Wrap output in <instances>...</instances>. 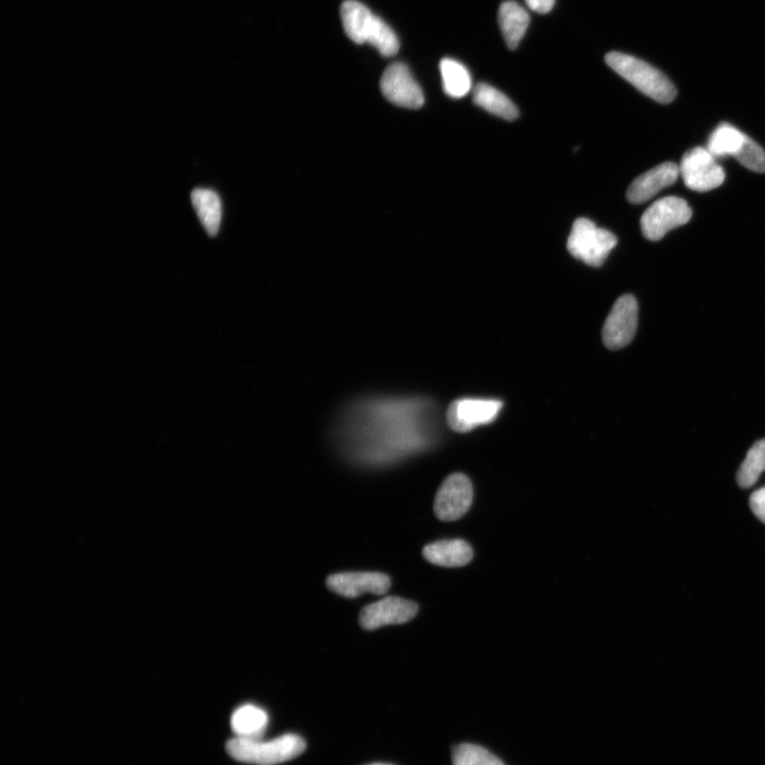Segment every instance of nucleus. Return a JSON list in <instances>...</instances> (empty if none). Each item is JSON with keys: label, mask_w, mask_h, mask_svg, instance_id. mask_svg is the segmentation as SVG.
Returning a JSON list of instances; mask_svg holds the SVG:
<instances>
[{"label": "nucleus", "mask_w": 765, "mask_h": 765, "mask_svg": "<svg viewBox=\"0 0 765 765\" xmlns=\"http://www.w3.org/2000/svg\"><path fill=\"white\" fill-rule=\"evenodd\" d=\"M692 211L686 200L669 196L659 199L641 217V230L648 240L656 242L671 230L689 223Z\"/></svg>", "instance_id": "obj_5"}, {"label": "nucleus", "mask_w": 765, "mask_h": 765, "mask_svg": "<svg viewBox=\"0 0 765 765\" xmlns=\"http://www.w3.org/2000/svg\"><path fill=\"white\" fill-rule=\"evenodd\" d=\"M368 765H391V764H386V763H373V764H368Z\"/></svg>", "instance_id": "obj_26"}, {"label": "nucleus", "mask_w": 765, "mask_h": 765, "mask_svg": "<svg viewBox=\"0 0 765 765\" xmlns=\"http://www.w3.org/2000/svg\"><path fill=\"white\" fill-rule=\"evenodd\" d=\"M617 244L614 233L599 228L587 218H580L575 220L567 247L575 259L600 267Z\"/></svg>", "instance_id": "obj_4"}, {"label": "nucleus", "mask_w": 765, "mask_h": 765, "mask_svg": "<svg viewBox=\"0 0 765 765\" xmlns=\"http://www.w3.org/2000/svg\"><path fill=\"white\" fill-rule=\"evenodd\" d=\"M423 557L435 566L457 568L470 563L473 550L470 544L462 539L441 540L425 547Z\"/></svg>", "instance_id": "obj_14"}, {"label": "nucleus", "mask_w": 765, "mask_h": 765, "mask_svg": "<svg viewBox=\"0 0 765 765\" xmlns=\"http://www.w3.org/2000/svg\"><path fill=\"white\" fill-rule=\"evenodd\" d=\"M499 23L509 49L515 50L530 25V14L513 0L501 5Z\"/></svg>", "instance_id": "obj_15"}, {"label": "nucleus", "mask_w": 765, "mask_h": 765, "mask_svg": "<svg viewBox=\"0 0 765 765\" xmlns=\"http://www.w3.org/2000/svg\"><path fill=\"white\" fill-rule=\"evenodd\" d=\"M750 505L755 516L765 523V487L753 493Z\"/></svg>", "instance_id": "obj_24"}, {"label": "nucleus", "mask_w": 765, "mask_h": 765, "mask_svg": "<svg viewBox=\"0 0 765 765\" xmlns=\"http://www.w3.org/2000/svg\"><path fill=\"white\" fill-rule=\"evenodd\" d=\"M381 91L385 98L398 107L420 109L424 96L410 68L403 63L391 64L381 79Z\"/></svg>", "instance_id": "obj_9"}, {"label": "nucleus", "mask_w": 765, "mask_h": 765, "mask_svg": "<svg viewBox=\"0 0 765 765\" xmlns=\"http://www.w3.org/2000/svg\"><path fill=\"white\" fill-rule=\"evenodd\" d=\"M605 60L612 71L660 104H670L676 98L677 91L671 80L649 63L617 51L609 53Z\"/></svg>", "instance_id": "obj_2"}, {"label": "nucleus", "mask_w": 765, "mask_h": 765, "mask_svg": "<svg viewBox=\"0 0 765 765\" xmlns=\"http://www.w3.org/2000/svg\"><path fill=\"white\" fill-rule=\"evenodd\" d=\"M637 327V300L632 295H624L617 300L604 323L605 346L610 350L623 349L632 343Z\"/></svg>", "instance_id": "obj_7"}, {"label": "nucleus", "mask_w": 765, "mask_h": 765, "mask_svg": "<svg viewBox=\"0 0 765 765\" xmlns=\"http://www.w3.org/2000/svg\"><path fill=\"white\" fill-rule=\"evenodd\" d=\"M269 724L267 712L254 705L238 708L231 718V726L238 738L260 739Z\"/></svg>", "instance_id": "obj_16"}, {"label": "nucleus", "mask_w": 765, "mask_h": 765, "mask_svg": "<svg viewBox=\"0 0 765 765\" xmlns=\"http://www.w3.org/2000/svg\"><path fill=\"white\" fill-rule=\"evenodd\" d=\"M418 614V605L397 597H388L366 606L360 615L361 626L373 631L382 626L405 624Z\"/></svg>", "instance_id": "obj_11"}, {"label": "nucleus", "mask_w": 765, "mask_h": 765, "mask_svg": "<svg viewBox=\"0 0 765 765\" xmlns=\"http://www.w3.org/2000/svg\"><path fill=\"white\" fill-rule=\"evenodd\" d=\"M440 73L444 90L452 98L465 97L472 88V79L467 68L453 59L440 62Z\"/></svg>", "instance_id": "obj_20"}, {"label": "nucleus", "mask_w": 765, "mask_h": 765, "mask_svg": "<svg viewBox=\"0 0 765 765\" xmlns=\"http://www.w3.org/2000/svg\"><path fill=\"white\" fill-rule=\"evenodd\" d=\"M525 2L533 11L540 14L549 13L555 5V0H525Z\"/></svg>", "instance_id": "obj_25"}, {"label": "nucleus", "mask_w": 765, "mask_h": 765, "mask_svg": "<svg viewBox=\"0 0 765 765\" xmlns=\"http://www.w3.org/2000/svg\"><path fill=\"white\" fill-rule=\"evenodd\" d=\"M503 403L492 399H458L452 402L447 411L449 427L457 433H467L480 425L489 424L497 419Z\"/></svg>", "instance_id": "obj_8"}, {"label": "nucleus", "mask_w": 765, "mask_h": 765, "mask_svg": "<svg viewBox=\"0 0 765 765\" xmlns=\"http://www.w3.org/2000/svg\"><path fill=\"white\" fill-rule=\"evenodd\" d=\"M765 471V439H762L747 452L738 473L737 482L742 488L754 486Z\"/></svg>", "instance_id": "obj_21"}, {"label": "nucleus", "mask_w": 765, "mask_h": 765, "mask_svg": "<svg viewBox=\"0 0 765 765\" xmlns=\"http://www.w3.org/2000/svg\"><path fill=\"white\" fill-rule=\"evenodd\" d=\"M746 136L736 127L723 123L714 129L709 136L707 149L716 158H735L741 150Z\"/></svg>", "instance_id": "obj_19"}, {"label": "nucleus", "mask_w": 765, "mask_h": 765, "mask_svg": "<svg viewBox=\"0 0 765 765\" xmlns=\"http://www.w3.org/2000/svg\"><path fill=\"white\" fill-rule=\"evenodd\" d=\"M193 207L210 236H216L223 216L219 196L211 190L197 189L192 193Z\"/></svg>", "instance_id": "obj_18"}, {"label": "nucleus", "mask_w": 765, "mask_h": 765, "mask_svg": "<svg viewBox=\"0 0 765 765\" xmlns=\"http://www.w3.org/2000/svg\"><path fill=\"white\" fill-rule=\"evenodd\" d=\"M390 578L378 572H349L329 576L327 585L342 597L354 599L362 594H385L390 588Z\"/></svg>", "instance_id": "obj_12"}, {"label": "nucleus", "mask_w": 765, "mask_h": 765, "mask_svg": "<svg viewBox=\"0 0 765 765\" xmlns=\"http://www.w3.org/2000/svg\"><path fill=\"white\" fill-rule=\"evenodd\" d=\"M345 32L356 44H370L384 57H394L400 49L397 34L379 16L357 0H346L340 9Z\"/></svg>", "instance_id": "obj_1"}, {"label": "nucleus", "mask_w": 765, "mask_h": 765, "mask_svg": "<svg viewBox=\"0 0 765 765\" xmlns=\"http://www.w3.org/2000/svg\"><path fill=\"white\" fill-rule=\"evenodd\" d=\"M305 741L298 735L287 734L276 739H232L227 744L228 754L235 760L257 764L276 765L300 756L305 751Z\"/></svg>", "instance_id": "obj_3"}, {"label": "nucleus", "mask_w": 765, "mask_h": 765, "mask_svg": "<svg viewBox=\"0 0 765 765\" xmlns=\"http://www.w3.org/2000/svg\"><path fill=\"white\" fill-rule=\"evenodd\" d=\"M679 173L688 189L709 192L725 181L723 167L707 148L696 147L685 153L679 165Z\"/></svg>", "instance_id": "obj_6"}, {"label": "nucleus", "mask_w": 765, "mask_h": 765, "mask_svg": "<svg viewBox=\"0 0 765 765\" xmlns=\"http://www.w3.org/2000/svg\"><path fill=\"white\" fill-rule=\"evenodd\" d=\"M473 101L476 106L506 121H515L519 116L518 108L499 90L486 83L476 85L473 92Z\"/></svg>", "instance_id": "obj_17"}, {"label": "nucleus", "mask_w": 765, "mask_h": 765, "mask_svg": "<svg viewBox=\"0 0 765 765\" xmlns=\"http://www.w3.org/2000/svg\"><path fill=\"white\" fill-rule=\"evenodd\" d=\"M453 765H505L486 748L474 744L457 745L452 755Z\"/></svg>", "instance_id": "obj_22"}, {"label": "nucleus", "mask_w": 765, "mask_h": 765, "mask_svg": "<svg viewBox=\"0 0 765 765\" xmlns=\"http://www.w3.org/2000/svg\"><path fill=\"white\" fill-rule=\"evenodd\" d=\"M473 501V487L465 474L455 473L441 484L434 503L435 514L442 521L462 518Z\"/></svg>", "instance_id": "obj_10"}, {"label": "nucleus", "mask_w": 765, "mask_h": 765, "mask_svg": "<svg viewBox=\"0 0 765 765\" xmlns=\"http://www.w3.org/2000/svg\"><path fill=\"white\" fill-rule=\"evenodd\" d=\"M679 166L667 162L638 177L627 191V199L635 204L650 200L666 187L674 184L679 177Z\"/></svg>", "instance_id": "obj_13"}, {"label": "nucleus", "mask_w": 765, "mask_h": 765, "mask_svg": "<svg viewBox=\"0 0 765 765\" xmlns=\"http://www.w3.org/2000/svg\"><path fill=\"white\" fill-rule=\"evenodd\" d=\"M735 159L752 172L765 173V151L750 136H746L745 142Z\"/></svg>", "instance_id": "obj_23"}]
</instances>
